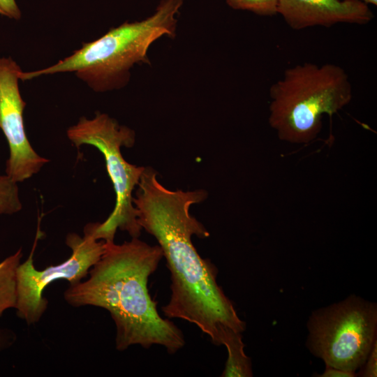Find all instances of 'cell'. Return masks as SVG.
Instances as JSON below:
<instances>
[{
  "mask_svg": "<svg viewBox=\"0 0 377 377\" xmlns=\"http://www.w3.org/2000/svg\"><path fill=\"white\" fill-rule=\"evenodd\" d=\"M137 186L133 203L138 222L158 242L170 273V297L162 307L165 316L196 325L216 346L223 345L229 332H244L246 323L216 281V267L192 242L193 235H209L190 213L193 205L206 199L207 192L170 190L150 167H145Z\"/></svg>",
  "mask_w": 377,
  "mask_h": 377,
  "instance_id": "obj_1",
  "label": "cell"
},
{
  "mask_svg": "<svg viewBox=\"0 0 377 377\" xmlns=\"http://www.w3.org/2000/svg\"><path fill=\"white\" fill-rule=\"evenodd\" d=\"M163 257L158 245L132 237L117 244L105 242V251L85 281L70 285L64 293L73 307L93 306L106 309L115 327V346L124 351L131 346L164 347L173 354L182 348V332L159 314L147 288L149 276Z\"/></svg>",
  "mask_w": 377,
  "mask_h": 377,
  "instance_id": "obj_2",
  "label": "cell"
},
{
  "mask_svg": "<svg viewBox=\"0 0 377 377\" xmlns=\"http://www.w3.org/2000/svg\"><path fill=\"white\" fill-rule=\"evenodd\" d=\"M184 0H161L155 11L140 21L110 29L97 39L84 43L70 56L47 68L22 71L21 80L41 75L74 73L96 92H106L127 85L135 64L150 65L147 55L158 39L176 36L177 15Z\"/></svg>",
  "mask_w": 377,
  "mask_h": 377,
  "instance_id": "obj_3",
  "label": "cell"
},
{
  "mask_svg": "<svg viewBox=\"0 0 377 377\" xmlns=\"http://www.w3.org/2000/svg\"><path fill=\"white\" fill-rule=\"evenodd\" d=\"M269 94L268 121L278 138L306 144L320 133L324 114L331 117L350 103L353 87L340 66L306 62L286 68Z\"/></svg>",
  "mask_w": 377,
  "mask_h": 377,
  "instance_id": "obj_4",
  "label": "cell"
},
{
  "mask_svg": "<svg viewBox=\"0 0 377 377\" xmlns=\"http://www.w3.org/2000/svg\"><path fill=\"white\" fill-rule=\"evenodd\" d=\"M68 139L79 148L83 145L95 147L103 154L108 175L116 195L114 208L103 223H87L94 237L105 242L114 241L117 229L131 237H139L142 228L133 203V191L138 186L145 167L128 163L123 157L121 147H131L135 133L120 125L105 113L97 112L93 119L80 118L67 130Z\"/></svg>",
  "mask_w": 377,
  "mask_h": 377,
  "instance_id": "obj_5",
  "label": "cell"
},
{
  "mask_svg": "<svg viewBox=\"0 0 377 377\" xmlns=\"http://www.w3.org/2000/svg\"><path fill=\"white\" fill-rule=\"evenodd\" d=\"M376 304L351 295L314 311L307 346L326 366L355 372L376 341Z\"/></svg>",
  "mask_w": 377,
  "mask_h": 377,
  "instance_id": "obj_6",
  "label": "cell"
},
{
  "mask_svg": "<svg viewBox=\"0 0 377 377\" xmlns=\"http://www.w3.org/2000/svg\"><path fill=\"white\" fill-rule=\"evenodd\" d=\"M40 220L34 242L27 259L20 263L16 271L17 316L28 325L37 323L47 309L48 300L44 297L45 288L57 280H66L70 285L83 280L105 251V241L96 239L87 225L84 236L75 232L66 235V244L71 249L69 258L60 264L50 265L42 270L34 263V254L43 232Z\"/></svg>",
  "mask_w": 377,
  "mask_h": 377,
  "instance_id": "obj_7",
  "label": "cell"
},
{
  "mask_svg": "<svg viewBox=\"0 0 377 377\" xmlns=\"http://www.w3.org/2000/svg\"><path fill=\"white\" fill-rule=\"evenodd\" d=\"M22 69L10 57H0V129L7 140L9 158L6 175L16 183L38 173L49 162L32 147L25 131L26 102L20 89Z\"/></svg>",
  "mask_w": 377,
  "mask_h": 377,
  "instance_id": "obj_8",
  "label": "cell"
},
{
  "mask_svg": "<svg viewBox=\"0 0 377 377\" xmlns=\"http://www.w3.org/2000/svg\"><path fill=\"white\" fill-rule=\"evenodd\" d=\"M278 13L297 31L339 23L364 25L374 17L369 5L361 0H278Z\"/></svg>",
  "mask_w": 377,
  "mask_h": 377,
  "instance_id": "obj_9",
  "label": "cell"
},
{
  "mask_svg": "<svg viewBox=\"0 0 377 377\" xmlns=\"http://www.w3.org/2000/svg\"><path fill=\"white\" fill-rule=\"evenodd\" d=\"M22 258V249L0 262V318L15 308L17 302L16 271Z\"/></svg>",
  "mask_w": 377,
  "mask_h": 377,
  "instance_id": "obj_10",
  "label": "cell"
},
{
  "mask_svg": "<svg viewBox=\"0 0 377 377\" xmlns=\"http://www.w3.org/2000/svg\"><path fill=\"white\" fill-rule=\"evenodd\" d=\"M223 346L228 351L223 377H251L253 376L251 361L244 353L242 333L232 332L225 339Z\"/></svg>",
  "mask_w": 377,
  "mask_h": 377,
  "instance_id": "obj_11",
  "label": "cell"
},
{
  "mask_svg": "<svg viewBox=\"0 0 377 377\" xmlns=\"http://www.w3.org/2000/svg\"><path fill=\"white\" fill-rule=\"evenodd\" d=\"M17 184L6 175H0V214H13L22 209Z\"/></svg>",
  "mask_w": 377,
  "mask_h": 377,
  "instance_id": "obj_12",
  "label": "cell"
},
{
  "mask_svg": "<svg viewBox=\"0 0 377 377\" xmlns=\"http://www.w3.org/2000/svg\"><path fill=\"white\" fill-rule=\"evenodd\" d=\"M228 6L235 10L252 12L261 16L277 14L278 0H226Z\"/></svg>",
  "mask_w": 377,
  "mask_h": 377,
  "instance_id": "obj_13",
  "label": "cell"
},
{
  "mask_svg": "<svg viewBox=\"0 0 377 377\" xmlns=\"http://www.w3.org/2000/svg\"><path fill=\"white\" fill-rule=\"evenodd\" d=\"M364 364H365L364 368L360 371L361 376H377V340L375 341Z\"/></svg>",
  "mask_w": 377,
  "mask_h": 377,
  "instance_id": "obj_14",
  "label": "cell"
},
{
  "mask_svg": "<svg viewBox=\"0 0 377 377\" xmlns=\"http://www.w3.org/2000/svg\"><path fill=\"white\" fill-rule=\"evenodd\" d=\"M0 9L6 17L16 20L21 18V11L15 0H0Z\"/></svg>",
  "mask_w": 377,
  "mask_h": 377,
  "instance_id": "obj_15",
  "label": "cell"
},
{
  "mask_svg": "<svg viewBox=\"0 0 377 377\" xmlns=\"http://www.w3.org/2000/svg\"><path fill=\"white\" fill-rule=\"evenodd\" d=\"M16 341V334L9 329H0V350L9 348Z\"/></svg>",
  "mask_w": 377,
  "mask_h": 377,
  "instance_id": "obj_16",
  "label": "cell"
},
{
  "mask_svg": "<svg viewBox=\"0 0 377 377\" xmlns=\"http://www.w3.org/2000/svg\"><path fill=\"white\" fill-rule=\"evenodd\" d=\"M319 377H353L355 376V372L345 371L337 368L326 366L325 371L318 375Z\"/></svg>",
  "mask_w": 377,
  "mask_h": 377,
  "instance_id": "obj_17",
  "label": "cell"
},
{
  "mask_svg": "<svg viewBox=\"0 0 377 377\" xmlns=\"http://www.w3.org/2000/svg\"><path fill=\"white\" fill-rule=\"evenodd\" d=\"M362 1L364 2L367 4H371L374 6L377 5V0H361Z\"/></svg>",
  "mask_w": 377,
  "mask_h": 377,
  "instance_id": "obj_18",
  "label": "cell"
},
{
  "mask_svg": "<svg viewBox=\"0 0 377 377\" xmlns=\"http://www.w3.org/2000/svg\"><path fill=\"white\" fill-rule=\"evenodd\" d=\"M0 15L4 16L3 11L0 9Z\"/></svg>",
  "mask_w": 377,
  "mask_h": 377,
  "instance_id": "obj_19",
  "label": "cell"
}]
</instances>
